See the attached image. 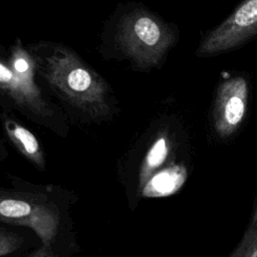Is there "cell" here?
I'll return each instance as SVG.
<instances>
[{
    "mask_svg": "<svg viewBox=\"0 0 257 257\" xmlns=\"http://www.w3.org/2000/svg\"><path fill=\"white\" fill-rule=\"evenodd\" d=\"M74 192L55 185H38L20 179L0 188V221L32 229L43 244L73 231Z\"/></svg>",
    "mask_w": 257,
    "mask_h": 257,
    "instance_id": "1",
    "label": "cell"
},
{
    "mask_svg": "<svg viewBox=\"0 0 257 257\" xmlns=\"http://www.w3.org/2000/svg\"><path fill=\"white\" fill-rule=\"evenodd\" d=\"M257 37V0H243L201 40L196 54L209 57L237 49Z\"/></svg>",
    "mask_w": 257,
    "mask_h": 257,
    "instance_id": "2",
    "label": "cell"
},
{
    "mask_svg": "<svg viewBox=\"0 0 257 257\" xmlns=\"http://www.w3.org/2000/svg\"><path fill=\"white\" fill-rule=\"evenodd\" d=\"M248 97V81L243 76L230 77L219 85L213 107V124L220 138H229L238 130L246 114Z\"/></svg>",
    "mask_w": 257,
    "mask_h": 257,
    "instance_id": "3",
    "label": "cell"
},
{
    "mask_svg": "<svg viewBox=\"0 0 257 257\" xmlns=\"http://www.w3.org/2000/svg\"><path fill=\"white\" fill-rule=\"evenodd\" d=\"M42 244L32 229L0 221V257H26Z\"/></svg>",
    "mask_w": 257,
    "mask_h": 257,
    "instance_id": "4",
    "label": "cell"
},
{
    "mask_svg": "<svg viewBox=\"0 0 257 257\" xmlns=\"http://www.w3.org/2000/svg\"><path fill=\"white\" fill-rule=\"evenodd\" d=\"M187 179L186 168L172 165L154 175L144 187L140 200L145 198H163L177 193Z\"/></svg>",
    "mask_w": 257,
    "mask_h": 257,
    "instance_id": "5",
    "label": "cell"
},
{
    "mask_svg": "<svg viewBox=\"0 0 257 257\" xmlns=\"http://www.w3.org/2000/svg\"><path fill=\"white\" fill-rule=\"evenodd\" d=\"M134 31L142 43L147 47L157 49V51L167 48L173 39L166 28L149 16L138 18L134 25Z\"/></svg>",
    "mask_w": 257,
    "mask_h": 257,
    "instance_id": "6",
    "label": "cell"
},
{
    "mask_svg": "<svg viewBox=\"0 0 257 257\" xmlns=\"http://www.w3.org/2000/svg\"><path fill=\"white\" fill-rule=\"evenodd\" d=\"M79 251L76 231H70L49 244H42L26 257H73Z\"/></svg>",
    "mask_w": 257,
    "mask_h": 257,
    "instance_id": "7",
    "label": "cell"
},
{
    "mask_svg": "<svg viewBox=\"0 0 257 257\" xmlns=\"http://www.w3.org/2000/svg\"><path fill=\"white\" fill-rule=\"evenodd\" d=\"M12 134L14 138L17 140L18 144L21 146V150L24 152V154L31 159L36 166L43 168V161L40 154V148L39 144L36 140V138L26 128L16 125Z\"/></svg>",
    "mask_w": 257,
    "mask_h": 257,
    "instance_id": "8",
    "label": "cell"
},
{
    "mask_svg": "<svg viewBox=\"0 0 257 257\" xmlns=\"http://www.w3.org/2000/svg\"><path fill=\"white\" fill-rule=\"evenodd\" d=\"M230 257H257V222L251 223Z\"/></svg>",
    "mask_w": 257,
    "mask_h": 257,
    "instance_id": "9",
    "label": "cell"
},
{
    "mask_svg": "<svg viewBox=\"0 0 257 257\" xmlns=\"http://www.w3.org/2000/svg\"><path fill=\"white\" fill-rule=\"evenodd\" d=\"M67 84L74 91H84L91 85L90 74L83 68H75L69 72Z\"/></svg>",
    "mask_w": 257,
    "mask_h": 257,
    "instance_id": "10",
    "label": "cell"
},
{
    "mask_svg": "<svg viewBox=\"0 0 257 257\" xmlns=\"http://www.w3.org/2000/svg\"><path fill=\"white\" fill-rule=\"evenodd\" d=\"M0 82L2 83H16L17 77L14 75V73L0 63Z\"/></svg>",
    "mask_w": 257,
    "mask_h": 257,
    "instance_id": "11",
    "label": "cell"
},
{
    "mask_svg": "<svg viewBox=\"0 0 257 257\" xmlns=\"http://www.w3.org/2000/svg\"><path fill=\"white\" fill-rule=\"evenodd\" d=\"M14 68L18 72H25L28 70V63L24 58H18L14 62Z\"/></svg>",
    "mask_w": 257,
    "mask_h": 257,
    "instance_id": "12",
    "label": "cell"
},
{
    "mask_svg": "<svg viewBox=\"0 0 257 257\" xmlns=\"http://www.w3.org/2000/svg\"><path fill=\"white\" fill-rule=\"evenodd\" d=\"M257 222V206H256V208H255V210H254V213H253V216H252V221H251V223L253 224V223H256Z\"/></svg>",
    "mask_w": 257,
    "mask_h": 257,
    "instance_id": "13",
    "label": "cell"
}]
</instances>
